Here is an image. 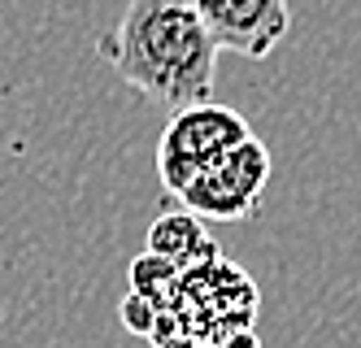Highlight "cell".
<instances>
[{
	"instance_id": "7",
	"label": "cell",
	"mask_w": 361,
	"mask_h": 348,
	"mask_svg": "<svg viewBox=\"0 0 361 348\" xmlns=\"http://www.w3.org/2000/svg\"><path fill=\"white\" fill-rule=\"evenodd\" d=\"M157 305H148L144 296H135V292H131V296H126L122 301V327L126 331H135V335H152V327H157Z\"/></svg>"
},
{
	"instance_id": "2",
	"label": "cell",
	"mask_w": 361,
	"mask_h": 348,
	"mask_svg": "<svg viewBox=\"0 0 361 348\" xmlns=\"http://www.w3.org/2000/svg\"><path fill=\"white\" fill-rule=\"evenodd\" d=\"M244 140H252L248 118H240L226 104H192V109L170 114L161 140H157V174L170 196H178L192 179H200L209 166H218L226 152H235Z\"/></svg>"
},
{
	"instance_id": "8",
	"label": "cell",
	"mask_w": 361,
	"mask_h": 348,
	"mask_svg": "<svg viewBox=\"0 0 361 348\" xmlns=\"http://www.w3.org/2000/svg\"><path fill=\"white\" fill-rule=\"evenodd\" d=\"M222 348H257V335L244 327V331H231L226 340H222Z\"/></svg>"
},
{
	"instance_id": "10",
	"label": "cell",
	"mask_w": 361,
	"mask_h": 348,
	"mask_svg": "<svg viewBox=\"0 0 361 348\" xmlns=\"http://www.w3.org/2000/svg\"><path fill=\"white\" fill-rule=\"evenodd\" d=\"M209 348H222V344H209Z\"/></svg>"
},
{
	"instance_id": "4",
	"label": "cell",
	"mask_w": 361,
	"mask_h": 348,
	"mask_svg": "<svg viewBox=\"0 0 361 348\" xmlns=\"http://www.w3.org/2000/svg\"><path fill=\"white\" fill-rule=\"evenodd\" d=\"M204 22L218 52H240L248 61H266L292 31L288 0H183Z\"/></svg>"
},
{
	"instance_id": "6",
	"label": "cell",
	"mask_w": 361,
	"mask_h": 348,
	"mask_svg": "<svg viewBox=\"0 0 361 348\" xmlns=\"http://www.w3.org/2000/svg\"><path fill=\"white\" fill-rule=\"evenodd\" d=\"M178 279H183V275H178L166 257L144 253V257L131 261V292H135V296H144L148 305H157V309H170V305H174Z\"/></svg>"
},
{
	"instance_id": "9",
	"label": "cell",
	"mask_w": 361,
	"mask_h": 348,
	"mask_svg": "<svg viewBox=\"0 0 361 348\" xmlns=\"http://www.w3.org/2000/svg\"><path fill=\"white\" fill-rule=\"evenodd\" d=\"M157 348H204L196 335H170V340H161Z\"/></svg>"
},
{
	"instance_id": "1",
	"label": "cell",
	"mask_w": 361,
	"mask_h": 348,
	"mask_svg": "<svg viewBox=\"0 0 361 348\" xmlns=\"http://www.w3.org/2000/svg\"><path fill=\"white\" fill-rule=\"evenodd\" d=\"M96 52L122 83L166 104L170 114L214 100L218 44L183 0H131Z\"/></svg>"
},
{
	"instance_id": "5",
	"label": "cell",
	"mask_w": 361,
	"mask_h": 348,
	"mask_svg": "<svg viewBox=\"0 0 361 348\" xmlns=\"http://www.w3.org/2000/svg\"><path fill=\"white\" fill-rule=\"evenodd\" d=\"M148 253L152 257H166L178 275L196 270V265L218 261V248H214L209 231H204V222L196 218V213H188L183 205L170 209V213H161V218L148 227Z\"/></svg>"
},
{
	"instance_id": "3",
	"label": "cell",
	"mask_w": 361,
	"mask_h": 348,
	"mask_svg": "<svg viewBox=\"0 0 361 348\" xmlns=\"http://www.w3.org/2000/svg\"><path fill=\"white\" fill-rule=\"evenodd\" d=\"M270 174H274V157L252 136L235 152H226L218 166H209L200 179H192L174 200L188 213H196L200 222H244L262 205Z\"/></svg>"
}]
</instances>
